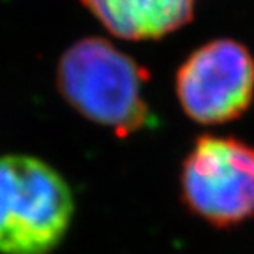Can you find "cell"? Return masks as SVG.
Instances as JSON below:
<instances>
[{
    "mask_svg": "<svg viewBox=\"0 0 254 254\" xmlns=\"http://www.w3.org/2000/svg\"><path fill=\"white\" fill-rule=\"evenodd\" d=\"M148 72L122 50L101 37H85L62 53L57 87L79 115L119 138L141 131L150 122L143 95Z\"/></svg>",
    "mask_w": 254,
    "mask_h": 254,
    "instance_id": "1",
    "label": "cell"
},
{
    "mask_svg": "<svg viewBox=\"0 0 254 254\" xmlns=\"http://www.w3.org/2000/svg\"><path fill=\"white\" fill-rule=\"evenodd\" d=\"M72 214V192L55 168L32 155L0 157V254H50Z\"/></svg>",
    "mask_w": 254,
    "mask_h": 254,
    "instance_id": "2",
    "label": "cell"
},
{
    "mask_svg": "<svg viewBox=\"0 0 254 254\" xmlns=\"http://www.w3.org/2000/svg\"><path fill=\"white\" fill-rule=\"evenodd\" d=\"M182 196L212 226L254 217V147L231 136H199L184 161Z\"/></svg>",
    "mask_w": 254,
    "mask_h": 254,
    "instance_id": "3",
    "label": "cell"
},
{
    "mask_svg": "<svg viewBox=\"0 0 254 254\" xmlns=\"http://www.w3.org/2000/svg\"><path fill=\"white\" fill-rule=\"evenodd\" d=\"M177 97L189 119L217 126L246 113L254 99V60L242 43L203 44L177 72Z\"/></svg>",
    "mask_w": 254,
    "mask_h": 254,
    "instance_id": "4",
    "label": "cell"
},
{
    "mask_svg": "<svg viewBox=\"0 0 254 254\" xmlns=\"http://www.w3.org/2000/svg\"><path fill=\"white\" fill-rule=\"evenodd\" d=\"M110 34L127 41L164 37L187 25L196 0H79Z\"/></svg>",
    "mask_w": 254,
    "mask_h": 254,
    "instance_id": "5",
    "label": "cell"
}]
</instances>
